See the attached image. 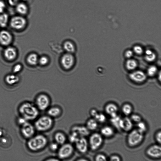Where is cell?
Segmentation results:
<instances>
[{"mask_svg":"<svg viewBox=\"0 0 161 161\" xmlns=\"http://www.w3.org/2000/svg\"><path fill=\"white\" fill-rule=\"evenodd\" d=\"M157 70V68L154 66H152L149 67L147 70L148 75L150 76L154 75Z\"/></svg>","mask_w":161,"mask_h":161,"instance_id":"obj_35","label":"cell"},{"mask_svg":"<svg viewBox=\"0 0 161 161\" xmlns=\"http://www.w3.org/2000/svg\"><path fill=\"white\" fill-rule=\"evenodd\" d=\"M86 126L89 131L96 130L98 127V122L94 118L88 119L86 123Z\"/></svg>","mask_w":161,"mask_h":161,"instance_id":"obj_23","label":"cell"},{"mask_svg":"<svg viewBox=\"0 0 161 161\" xmlns=\"http://www.w3.org/2000/svg\"><path fill=\"white\" fill-rule=\"evenodd\" d=\"M54 139L56 142L59 145H61L65 143L66 137L64 133L58 131L55 134Z\"/></svg>","mask_w":161,"mask_h":161,"instance_id":"obj_22","label":"cell"},{"mask_svg":"<svg viewBox=\"0 0 161 161\" xmlns=\"http://www.w3.org/2000/svg\"><path fill=\"white\" fill-rule=\"evenodd\" d=\"M103 142V136L101 134L97 132L93 133L89 137V147L92 151L96 150L101 146Z\"/></svg>","mask_w":161,"mask_h":161,"instance_id":"obj_7","label":"cell"},{"mask_svg":"<svg viewBox=\"0 0 161 161\" xmlns=\"http://www.w3.org/2000/svg\"><path fill=\"white\" fill-rule=\"evenodd\" d=\"M137 129L143 133L147 130V126L146 124L142 120L137 123Z\"/></svg>","mask_w":161,"mask_h":161,"instance_id":"obj_31","label":"cell"},{"mask_svg":"<svg viewBox=\"0 0 161 161\" xmlns=\"http://www.w3.org/2000/svg\"><path fill=\"white\" fill-rule=\"evenodd\" d=\"M63 47L67 53H72L75 51V47L74 44L69 41L65 42L64 44Z\"/></svg>","mask_w":161,"mask_h":161,"instance_id":"obj_27","label":"cell"},{"mask_svg":"<svg viewBox=\"0 0 161 161\" xmlns=\"http://www.w3.org/2000/svg\"><path fill=\"white\" fill-rule=\"evenodd\" d=\"M15 7V10L19 15L24 16L28 12V7L24 2H19Z\"/></svg>","mask_w":161,"mask_h":161,"instance_id":"obj_19","label":"cell"},{"mask_svg":"<svg viewBox=\"0 0 161 161\" xmlns=\"http://www.w3.org/2000/svg\"><path fill=\"white\" fill-rule=\"evenodd\" d=\"M58 143L55 142L51 143L49 146V148L50 149L53 151H57L59 147Z\"/></svg>","mask_w":161,"mask_h":161,"instance_id":"obj_38","label":"cell"},{"mask_svg":"<svg viewBox=\"0 0 161 161\" xmlns=\"http://www.w3.org/2000/svg\"><path fill=\"white\" fill-rule=\"evenodd\" d=\"M130 79L134 81L141 82L145 80L146 76L145 73L141 71H136L129 75Z\"/></svg>","mask_w":161,"mask_h":161,"instance_id":"obj_18","label":"cell"},{"mask_svg":"<svg viewBox=\"0 0 161 161\" xmlns=\"http://www.w3.org/2000/svg\"><path fill=\"white\" fill-rule=\"evenodd\" d=\"M20 2V0H8V4L12 6L15 7Z\"/></svg>","mask_w":161,"mask_h":161,"instance_id":"obj_44","label":"cell"},{"mask_svg":"<svg viewBox=\"0 0 161 161\" xmlns=\"http://www.w3.org/2000/svg\"><path fill=\"white\" fill-rule=\"evenodd\" d=\"M137 66L136 61L133 59H129L126 63V68L129 70H132L135 69Z\"/></svg>","mask_w":161,"mask_h":161,"instance_id":"obj_30","label":"cell"},{"mask_svg":"<svg viewBox=\"0 0 161 161\" xmlns=\"http://www.w3.org/2000/svg\"><path fill=\"white\" fill-rule=\"evenodd\" d=\"M47 109V115L52 118L58 117L62 113L61 109L57 106L52 107Z\"/></svg>","mask_w":161,"mask_h":161,"instance_id":"obj_20","label":"cell"},{"mask_svg":"<svg viewBox=\"0 0 161 161\" xmlns=\"http://www.w3.org/2000/svg\"><path fill=\"white\" fill-rule=\"evenodd\" d=\"M75 58L72 53H67L64 54L61 59V63L63 67L66 69L71 68L73 65Z\"/></svg>","mask_w":161,"mask_h":161,"instance_id":"obj_12","label":"cell"},{"mask_svg":"<svg viewBox=\"0 0 161 161\" xmlns=\"http://www.w3.org/2000/svg\"><path fill=\"white\" fill-rule=\"evenodd\" d=\"M9 19L8 15L5 12L0 13V27H6L9 23Z\"/></svg>","mask_w":161,"mask_h":161,"instance_id":"obj_25","label":"cell"},{"mask_svg":"<svg viewBox=\"0 0 161 161\" xmlns=\"http://www.w3.org/2000/svg\"><path fill=\"white\" fill-rule=\"evenodd\" d=\"M147 155L152 158H158L161 157V147L160 145L156 144L149 147L146 151Z\"/></svg>","mask_w":161,"mask_h":161,"instance_id":"obj_11","label":"cell"},{"mask_svg":"<svg viewBox=\"0 0 161 161\" xmlns=\"http://www.w3.org/2000/svg\"><path fill=\"white\" fill-rule=\"evenodd\" d=\"M5 81L8 85H12L16 84L19 81V78L17 75L14 74H10L5 77Z\"/></svg>","mask_w":161,"mask_h":161,"instance_id":"obj_24","label":"cell"},{"mask_svg":"<svg viewBox=\"0 0 161 161\" xmlns=\"http://www.w3.org/2000/svg\"><path fill=\"white\" fill-rule=\"evenodd\" d=\"M39 58L38 55L35 53H32L29 54L27 58V63L31 65H35L38 62Z\"/></svg>","mask_w":161,"mask_h":161,"instance_id":"obj_26","label":"cell"},{"mask_svg":"<svg viewBox=\"0 0 161 161\" xmlns=\"http://www.w3.org/2000/svg\"><path fill=\"white\" fill-rule=\"evenodd\" d=\"M155 139L156 141L159 144L161 142V132L160 130L158 131L155 134Z\"/></svg>","mask_w":161,"mask_h":161,"instance_id":"obj_42","label":"cell"},{"mask_svg":"<svg viewBox=\"0 0 161 161\" xmlns=\"http://www.w3.org/2000/svg\"><path fill=\"white\" fill-rule=\"evenodd\" d=\"M6 8L5 3L2 0H0V13L5 12Z\"/></svg>","mask_w":161,"mask_h":161,"instance_id":"obj_39","label":"cell"},{"mask_svg":"<svg viewBox=\"0 0 161 161\" xmlns=\"http://www.w3.org/2000/svg\"><path fill=\"white\" fill-rule=\"evenodd\" d=\"M93 118L95 119L98 122L100 123L104 122L106 120V117L105 115L102 113L99 112Z\"/></svg>","mask_w":161,"mask_h":161,"instance_id":"obj_32","label":"cell"},{"mask_svg":"<svg viewBox=\"0 0 161 161\" xmlns=\"http://www.w3.org/2000/svg\"><path fill=\"white\" fill-rule=\"evenodd\" d=\"M22 69V65L20 64H18L14 66L13 68V71L14 73H18Z\"/></svg>","mask_w":161,"mask_h":161,"instance_id":"obj_40","label":"cell"},{"mask_svg":"<svg viewBox=\"0 0 161 161\" xmlns=\"http://www.w3.org/2000/svg\"><path fill=\"white\" fill-rule=\"evenodd\" d=\"M100 132L102 136L107 137H109L114 135V130L111 127L106 125L103 127L101 129Z\"/></svg>","mask_w":161,"mask_h":161,"instance_id":"obj_21","label":"cell"},{"mask_svg":"<svg viewBox=\"0 0 161 161\" xmlns=\"http://www.w3.org/2000/svg\"><path fill=\"white\" fill-rule=\"evenodd\" d=\"M104 109L106 114L109 115L111 118L115 117L118 115V108L114 103H108L105 106Z\"/></svg>","mask_w":161,"mask_h":161,"instance_id":"obj_16","label":"cell"},{"mask_svg":"<svg viewBox=\"0 0 161 161\" xmlns=\"http://www.w3.org/2000/svg\"><path fill=\"white\" fill-rule=\"evenodd\" d=\"M53 118L48 115H42L37 118L34 126L36 130L39 132H45L50 130L53 127Z\"/></svg>","mask_w":161,"mask_h":161,"instance_id":"obj_3","label":"cell"},{"mask_svg":"<svg viewBox=\"0 0 161 161\" xmlns=\"http://www.w3.org/2000/svg\"><path fill=\"white\" fill-rule=\"evenodd\" d=\"M98 113V112L97 110L95 109H92L90 111V114L93 118L95 117Z\"/></svg>","mask_w":161,"mask_h":161,"instance_id":"obj_45","label":"cell"},{"mask_svg":"<svg viewBox=\"0 0 161 161\" xmlns=\"http://www.w3.org/2000/svg\"><path fill=\"white\" fill-rule=\"evenodd\" d=\"M9 23L12 28L19 30L25 28L27 21L24 16L18 14L14 16L9 19Z\"/></svg>","mask_w":161,"mask_h":161,"instance_id":"obj_6","label":"cell"},{"mask_svg":"<svg viewBox=\"0 0 161 161\" xmlns=\"http://www.w3.org/2000/svg\"><path fill=\"white\" fill-rule=\"evenodd\" d=\"M74 147L69 143H64L61 145L57 150V154L59 159H65L70 157L73 153Z\"/></svg>","mask_w":161,"mask_h":161,"instance_id":"obj_5","label":"cell"},{"mask_svg":"<svg viewBox=\"0 0 161 161\" xmlns=\"http://www.w3.org/2000/svg\"><path fill=\"white\" fill-rule=\"evenodd\" d=\"M50 98L47 94L42 93L39 95L35 100V105L39 110L47 109L50 104Z\"/></svg>","mask_w":161,"mask_h":161,"instance_id":"obj_8","label":"cell"},{"mask_svg":"<svg viewBox=\"0 0 161 161\" xmlns=\"http://www.w3.org/2000/svg\"><path fill=\"white\" fill-rule=\"evenodd\" d=\"M109 160L111 161H120L121 158L119 156L117 155H111L109 158Z\"/></svg>","mask_w":161,"mask_h":161,"instance_id":"obj_43","label":"cell"},{"mask_svg":"<svg viewBox=\"0 0 161 161\" xmlns=\"http://www.w3.org/2000/svg\"><path fill=\"white\" fill-rule=\"evenodd\" d=\"M47 143L48 140L45 136L38 134L33 136L29 139L27 145L31 151L37 152L44 149Z\"/></svg>","mask_w":161,"mask_h":161,"instance_id":"obj_2","label":"cell"},{"mask_svg":"<svg viewBox=\"0 0 161 161\" xmlns=\"http://www.w3.org/2000/svg\"><path fill=\"white\" fill-rule=\"evenodd\" d=\"M77 160H78V161H86V160H87V159H85V158H80V159H77Z\"/></svg>","mask_w":161,"mask_h":161,"instance_id":"obj_48","label":"cell"},{"mask_svg":"<svg viewBox=\"0 0 161 161\" xmlns=\"http://www.w3.org/2000/svg\"><path fill=\"white\" fill-rule=\"evenodd\" d=\"M4 55L5 58L8 60L12 61L17 56V52L16 49L12 47H8L4 50Z\"/></svg>","mask_w":161,"mask_h":161,"instance_id":"obj_17","label":"cell"},{"mask_svg":"<svg viewBox=\"0 0 161 161\" xmlns=\"http://www.w3.org/2000/svg\"><path fill=\"white\" fill-rule=\"evenodd\" d=\"M89 132L86 126L82 125L74 126L71 128V131L79 138L85 137L89 135Z\"/></svg>","mask_w":161,"mask_h":161,"instance_id":"obj_13","label":"cell"},{"mask_svg":"<svg viewBox=\"0 0 161 161\" xmlns=\"http://www.w3.org/2000/svg\"><path fill=\"white\" fill-rule=\"evenodd\" d=\"M95 159L96 161H106L107 160V158L105 155L99 153L96 156Z\"/></svg>","mask_w":161,"mask_h":161,"instance_id":"obj_36","label":"cell"},{"mask_svg":"<svg viewBox=\"0 0 161 161\" xmlns=\"http://www.w3.org/2000/svg\"><path fill=\"white\" fill-rule=\"evenodd\" d=\"M121 118L117 115L115 117L110 118V121L112 125L116 129L120 130L119 124Z\"/></svg>","mask_w":161,"mask_h":161,"instance_id":"obj_29","label":"cell"},{"mask_svg":"<svg viewBox=\"0 0 161 161\" xmlns=\"http://www.w3.org/2000/svg\"><path fill=\"white\" fill-rule=\"evenodd\" d=\"M130 119L132 122L136 123L142 121L141 116L137 114H133L130 116Z\"/></svg>","mask_w":161,"mask_h":161,"instance_id":"obj_33","label":"cell"},{"mask_svg":"<svg viewBox=\"0 0 161 161\" xmlns=\"http://www.w3.org/2000/svg\"><path fill=\"white\" fill-rule=\"evenodd\" d=\"M60 159L58 158H48L46 160V161H58Z\"/></svg>","mask_w":161,"mask_h":161,"instance_id":"obj_47","label":"cell"},{"mask_svg":"<svg viewBox=\"0 0 161 161\" xmlns=\"http://www.w3.org/2000/svg\"><path fill=\"white\" fill-rule=\"evenodd\" d=\"M133 127V122L130 118L127 117L121 118L119 124L120 129L128 132L132 130Z\"/></svg>","mask_w":161,"mask_h":161,"instance_id":"obj_15","label":"cell"},{"mask_svg":"<svg viewBox=\"0 0 161 161\" xmlns=\"http://www.w3.org/2000/svg\"><path fill=\"white\" fill-rule=\"evenodd\" d=\"M13 37L11 33L6 30L0 31V43L4 46H7L11 44Z\"/></svg>","mask_w":161,"mask_h":161,"instance_id":"obj_14","label":"cell"},{"mask_svg":"<svg viewBox=\"0 0 161 161\" xmlns=\"http://www.w3.org/2000/svg\"><path fill=\"white\" fill-rule=\"evenodd\" d=\"M122 111L123 113L126 116L130 115L133 111V107L129 103L124 104L122 107Z\"/></svg>","mask_w":161,"mask_h":161,"instance_id":"obj_28","label":"cell"},{"mask_svg":"<svg viewBox=\"0 0 161 161\" xmlns=\"http://www.w3.org/2000/svg\"><path fill=\"white\" fill-rule=\"evenodd\" d=\"M21 132L26 138H30L34 135L36 129L34 125L27 121L22 124Z\"/></svg>","mask_w":161,"mask_h":161,"instance_id":"obj_9","label":"cell"},{"mask_svg":"<svg viewBox=\"0 0 161 161\" xmlns=\"http://www.w3.org/2000/svg\"><path fill=\"white\" fill-rule=\"evenodd\" d=\"M133 55L132 52L130 50H127L125 53V56L127 58H129L132 56Z\"/></svg>","mask_w":161,"mask_h":161,"instance_id":"obj_46","label":"cell"},{"mask_svg":"<svg viewBox=\"0 0 161 161\" xmlns=\"http://www.w3.org/2000/svg\"><path fill=\"white\" fill-rule=\"evenodd\" d=\"M74 143L76 149L79 153L85 154L87 152L89 146L88 141L85 137L79 138Z\"/></svg>","mask_w":161,"mask_h":161,"instance_id":"obj_10","label":"cell"},{"mask_svg":"<svg viewBox=\"0 0 161 161\" xmlns=\"http://www.w3.org/2000/svg\"><path fill=\"white\" fill-rule=\"evenodd\" d=\"M48 61V59L47 57L43 56L39 58L38 63L42 65H45L47 64Z\"/></svg>","mask_w":161,"mask_h":161,"instance_id":"obj_34","label":"cell"},{"mask_svg":"<svg viewBox=\"0 0 161 161\" xmlns=\"http://www.w3.org/2000/svg\"><path fill=\"white\" fill-rule=\"evenodd\" d=\"M134 51L138 54H141L143 53V49L141 47L139 46H136L134 47Z\"/></svg>","mask_w":161,"mask_h":161,"instance_id":"obj_41","label":"cell"},{"mask_svg":"<svg viewBox=\"0 0 161 161\" xmlns=\"http://www.w3.org/2000/svg\"><path fill=\"white\" fill-rule=\"evenodd\" d=\"M156 57V56L155 54L152 52L150 54L146 55L145 58L148 61L152 62L155 59Z\"/></svg>","mask_w":161,"mask_h":161,"instance_id":"obj_37","label":"cell"},{"mask_svg":"<svg viewBox=\"0 0 161 161\" xmlns=\"http://www.w3.org/2000/svg\"><path fill=\"white\" fill-rule=\"evenodd\" d=\"M22 118L27 121L36 119L39 114V110L36 105L30 102H25L19 107V109Z\"/></svg>","mask_w":161,"mask_h":161,"instance_id":"obj_1","label":"cell"},{"mask_svg":"<svg viewBox=\"0 0 161 161\" xmlns=\"http://www.w3.org/2000/svg\"><path fill=\"white\" fill-rule=\"evenodd\" d=\"M144 134L137 128L130 131L127 138L129 146L135 147L141 143L144 139Z\"/></svg>","mask_w":161,"mask_h":161,"instance_id":"obj_4","label":"cell"}]
</instances>
